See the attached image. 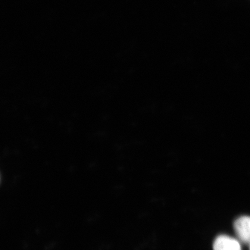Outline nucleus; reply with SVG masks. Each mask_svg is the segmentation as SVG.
<instances>
[{
	"label": "nucleus",
	"mask_w": 250,
	"mask_h": 250,
	"mask_svg": "<svg viewBox=\"0 0 250 250\" xmlns=\"http://www.w3.org/2000/svg\"><path fill=\"white\" fill-rule=\"evenodd\" d=\"M214 250H242L238 240L228 236L222 235L215 240Z\"/></svg>",
	"instance_id": "2"
},
{
	"label": "nucleus",
	"mask_w": 250,
	"mask_h": 250,
	"mask_svg": "<svg viewBox=\"0 0 250 250\" xmlns=\"http://www.w3.org/2000/svg\"></svg>",
	"instance_id": "3"
},
{
	"label": "nucleus",
	"mask_w": 250,
	"mask_h": 250,
	"mask_svg": "<svg viewBox=\"0 0 250 250\" xmlns=\"http://www.w3.org/2000/svg\"><path fill=\"white\" fill-rule=\"evenodd\" d=\"M234 229L240 240L250 243V217L244 215L237 218L234 223Z\"/></svg>",
	"instance_id": "1"
}]
</instances>
